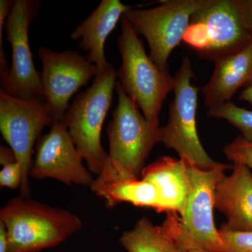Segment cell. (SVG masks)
<instances>
[{"label": "cell", "mask_w": 252, "mask_h": 252, "mask_svg": "<svg viewBox=\"0 0 252 252\" xmlns=\"http://www.w3.org/2000/svg\"><path fill=\"white\" fill-rule=\"evenodd\" d=\"M115 90L118 104L107 127L108 160L96 179H140L151 151L160 142V125L149 122L141 114L119 81Z\"/></svg>", "instance_id": "1"}, {"label": "cell", "mask_w": 252, "mask_h": 252, "mask_svg": "<svg viewBox=\"0 0 252 252\" xmlns=\"http://www.w3.org/2000/svg\"><path fill=\"white\" fill-rule=\"evenodd\" d=\"M10 252H40L59 246L82 228L80 219L61 207L18 197L0 211Z\"/></svg>", "instance_id": "2"}, {"label": "cell", "mask_w": 252, "mask_h": 252, "mask_svg": "<svg viewBox=\"0 0 252 252\" xmlns=\"http://www.w3.org/2000/svg\"><path fill=\"white\" fill-rule=\"evenodd\" d=\"M183 41L213 61L248 47L252 28L243 0H207L190 18Z\"/></svg>", "instance_id": "3"}, {"label": "cell", "mask_w": 252, "mask_h": 252, "mask_svg": "<svg viewBox=\"0 0 252 252\" xmlns=\"http://www.w3.org/2000/svg\"><path fill=\"white\" fill-rule=\"evenodd\" d=\"M117 77L113 67L99 72L91 87L77 94L61 121L94 175L101 173L108 160V154L101 144V132L112 105Z\"/></svg>", "instance_id": "4"}, {"label": "cell", "mask_w": 252, "mask_h": 252, "mask_svg": "<svg viewBox=\"0 0 252 252\" xmlns=\"http://www.w3.org/2000/svg\"><path fill=\"white\" fill-rule=\"evenodd\" d=\"M117 42L122 59L117 71L121 85L149 122L159 123L164 101L174 90L175 78L169 70H161L147 56L138 34L123 17Z\"/></svg>", "instance_id": "5"}, {"label": "cell", "mask_w": 252, "mask_h": 252, "mask_svg": "<svg viewBox=\"0 0 252 252\" xmlns=\"http://www.w3.org/2000/svg\"><path fill=\"white\" fill-rule=\"evenodd\" d=\"M225 170H204L189 165L190 191L183 213H167L163 223L182 252L190 248L226 252L214 221L215 189Z\"/></svg>", "instance_id": "6"}, {"label": "cell", "mask_w": 252, "mask_h": 252, "mask_svg": "<svg viewBox=\"0 0 252 252\" xmlns=\"http://www.w3.org/2000/svg\"><path fill=\"white\" fill-rule=\"evenodd\" d=\"M194 77L190 60L184 58L180 70L174 77L175 98L170 105L168 123L160 127V142L175 150L190 166L204 170L233 168V165L211 158L199 139L196 111L200 89L192 85L190 81Z\"/></svg>", "instance_id": "7"}, {"label": "cell", "mask_w": 252, "mask_h": 252, "mask_svg": "<svg viewBox=\"0 0 252 252\" xmlns=\"http://www.w3.org/2000/svg\"><path fill=\"white\" fill-rule=\"evenodd\" d=\"M207 0H170L152 9H132L123 18L145 37L150 58L162 71L168 70L172 51L183 40L192 16Z\"/></svg>", "instance_id": "8"}, {"label": "cell", "mask_w": 252, "mask_h": 252, "mask_svg": "<svg viewBox=\"0 0 252 252\" xmlns=\"http://www.w3.org/2000/svg\"><path fill=\"white\" fill-rule=\"evenodd\" d=\"M54 114L43 99H23L0 90V131L4 140L14 151L22 168L21 195L30 191L32 154L36 140L47 126H52Z\"/></svg>", "instance_id": "9"}, {"label": "cell", "mask_w": 252, "mask_h": 252, "mask_svg": "<svg viewBox=\"0 0 252 252\" xmlns=\"http://www.w3.org/2000/svg\"><path fill=\"white\" fill-rule=\"evenodd\" d=\"M39 6L33 0H15L5 22L12 61L9 70L0 76V90L19 99H43L40 74L34 67L29 42L30 26Z\"/></svg>", "instance_id": "10"}, {"label": "cell", "mask_w": 252, "mask_h": 252, "mask_svg": "<svg viewBox=\"0 0 252 252\" xmlns=\"http://www.w3.org/2000/svg\"><path fill=\"white\" fill-rule=\"evenodd\" d=\"M42 62L40 74L43 99L49 104L55 120L61 121L69 109V101L79 89L99 74L98 67L79 52H55L39 49Z\"/></svg>", "instance_id": "11"}, {"label": "cell", "mask_w": 252, "mask_h": 252, "mask_svg": "<svg viewBox=\"0 0 252 252\" xmlns=\"http://www.w3.org/2000/svg\"><path fill=\"white\" fill-rule=\"evenodd\" d=\"M67 127L55 120L49 133L39 139L30 176L38 180L52 178L64 185L87 187L94 179L83 160Z\"/></svg>", "instance_id": "12"}, {"label": "cell", "mask_w": 252, "mask_h": 252, "mask_svg": "<svg viewBox=\"0 0 252 252\" xmlns=\"http://www.w3.org/2000/svg\"><path fill=\"white\" fill-rule=\"evenodd\" d=\"M230 175H222L215 192V208L224 215L228 228L252 231V172L244 164L233 162Z\"/></svg>", "instance_id": "13"}, {"label": "cell", "mask_w": 252, "mask_h": 252, "mask_svg": "<svg viewBox=\"0 0 252 252\" xmlns=\"http://www.w3.org/2000/svg\"><path fill=\"white\" fill-rule=\"evenodd\" d=\"M130 8L119 0H102L92 14L71 34V39H81L79 47L87 51L86 58L98 67L100 72L112 67L104 55L106 39Z\"/></svg>", "instance_id": "14"}, {"label": "cell", "mask_w": 252, "mask_h": 252, "mask_svg": "<svg viewBox=\"0 0 252 252\" xmlns=\"http://www.w3.org/2000/svg\"><path fill=\"white\" fill-rule=\"evenodd\" d=\"M141 178L157 187L159 195L158 212L183 213L190 191L189 165L183 159L161 157L144 167Z\"/></svg>", "instance_id": "15"}, {"label": "cell", "mask_w": 252, "mask_h": 252, "mask_svg": "<svg viewBox=\"0 0 252 252\" xmlns=\"http://www.w3.org/2000/svg\"><path fill=\"white\" fill-rule=\"evenodd\" d=\"M215 71L202 88L204 103L209 109L229 102L240 89L252 83V43L248 47L219 58Z\"/></svg>", "instance_id": "16"}, {"label": "cell", "mask_w": 252, "mask_h": 252, "mask_svg": "<svg viewBox=\"0 0 252 252\" xmlns=\"http://www.w3.org/2000/svg\"><path fill=\"white\" fill-rule=\"evenodd\" d=\"M90 188L105 200L109 207L121 203H130L137 207H151L158 212V192L156 186L144 179H119L99 181L94 179Z\"/></svg>", "instance_id": "17"}, {"label": "cell", "mask_w": 252, "mask_h": 252, "mask_svg": "<svg viewBox=\"0 0 252 252\" xmlns=\"http://www.w3.org/2000/svg\"><path fill=\"white\" fill-rule=\"evenodd\" d=\"M119 243L127 252H182L166 227L154 225L147 217L124 232Z\"/></svg>", "instance_id": "18"}, {"label": "cell", "mask_w": 252, "mask_h": 252, "mask_svg": "<svg viewBox=\"0 0 252 252\" xmlns=\"http://www.w3.org/2000/svg\"><path fill=\"white\" fill-rule=\"evenodd\" d=\"M207 116L224 119L241 132L244 140L252 142V111L227 102L209 109Z\"/></svg>", "instance_id": "19"}, {"label": "cell", "mask_w": 252, "mask_h": 252, "mask_svg": "<svg viewBox=\"0 0 252 252\" xmlns=\"http://www.w3.org/2000/svg\"><path fill=\"white\" fill-rule=\"evenodd\" d=\"M219 233L226 252H252V231L233 230L223 223Z\"/></svg>", "instance_id": "20"}, {"label": "cell", "mask_w": 252, "mask_h": 252, "mask_svg": "<svg viewBox=\"0 0 252 252\" xmlns=\"http://www.w3.org/2000/svg\"><path fill=\"white\" fill-rule=\"evenodd\" d=\"M223 152L230 160L244 164L252 170V142L244 140L241 135L238 136L225 146Z\"/></svg>", "instance_id": "21"}, {"label": "cell", "mask_w": 252, "mask_h": 252, "mask_svg": "<svg viewBox=\"0 0 252 252\" xmlns=\"http://www.w3.org/2000/svg\"><path fill=\"white\" fill-rule=\"evenodd\" d=\"M23 173L21 164L16 161L3 165L0 172V186L11 189H20L22 183Z\"/></svg>", "instance_id": "22"}, {"label": "cell", "mask_w": 252, "mask_h": 252, "mask_svg": "<svg viewBox=\"0 0 252 252\" xmlns=\"http://www.w3.org/2000/svg\"><path fill=\"white\" fill-rule=\"evenodd\" d=\"M16 155H15L14 151L11 148L7 147H1L0 149V162L1 165H6V164L10 163L16 161ZM18 161V160H17Z\"/></svg>", "instance_id": "23"}, {"label": "cell", "mask_w": 252, "mask_h": 252, "mask_svg": "<svg viewBox=\"0 0 252 252\" xmlns=\"http://www.w3.org/2000/svg\"><path fill=\"white\" fill-rule=\"evenodd\" d=\"M0 252H10L7 231L1 221H0Z\"/></svg>", "instance_id": "24"}, {"label": "cell", "mask_w": 252, "mask_h": 252, "mask_svg": "<svg viewBox=\"0 0 252 252\" xmlns=\"http://www.w3.org/2000/svg\"><path fill=\"white\" fill-rule=\"evenodd\" d=\"M239 99L252 104V83L242 91L239 95Z\"/></svg>", "instance_id": "25"}, {"label": "cell", "mask_w": 252, "mask_h": 252, "mask_svg": "<svg viewBox=\"0 0 252 252\" xmlns=\"http://www.w3.org/2000/svg\"><path fill=\"white\" fill-rule=\"evenodd\" d=\"M243 2L252 28V0H243Z\"/></svg>", "instance_id": "26"}, {"label": "cell", "mask_w": 252, "mask_h": 252, "mask_svg": "<svg viewBox=\"0 0 252 252\" xmlns=\"http://www.w3.org/2000/svg\"><path fill=\"white\" fill-rule=\"evenodd\" d=\"M183 252H210L207 251V250H203V249L200 248H190L187 249V250H185Z\"/></svg>", "instance_id": "27"}]
</instances>
